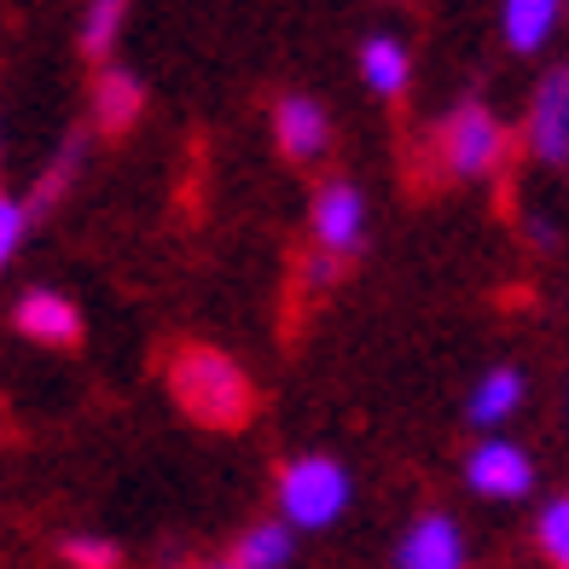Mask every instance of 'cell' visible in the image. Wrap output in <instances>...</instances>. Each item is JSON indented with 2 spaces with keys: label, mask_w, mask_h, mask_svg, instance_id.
Here are the masks:
<instances>
[{
  "label": "cell",
  "mask_w": 569,
  "mask_h": 569,
  "mask_svg": "<svg viewBox=\"0 0 569 569\" xmlns=\"http://www.w3.org/2000/svg\"><path fill=\"white\" fill-rule=\"evenodd\" d=\"M169 396L187 419L210 425V430H232L256 407L244 367L221 349H203V343H187L169 360Z\"/></svg>",
  "instance_id": "cell-1"
},
{
  "label": "cell",
  "mask_w": 569,
  "mask_h": 569,
  "mask_svg": "<svg viewBox=\"0 0 569 569\" xmlns=\"http://www.w3.org/2000/svg\"><path fill=\"white\" fill-rule=\"evenodd\" d=\"M279 523H291L297 535H315L343 523L349 506H355V471L331 453H297L279 465Z\"/></svg>",
  "instance_id": "cell-2"
},
{
  "label": "cell",
  "mask_w": 569,
  "mask_h": 569,
  "mask_svg": "<svg viewBox=\"0 0 569 569\" xmlns=\"http://www.w3.org/2000/svg\"><path fill=\"white\" fill-rule=\"evenodd\" d=\"M506 151H511L506 122L488 106H477V99L459 106V111H448L442 134H436V158H442V169L459 174V180H488L506 163Z\"/></svg>",
  "instance_id": "cell-3"
},
{
  "label": "cell",
  "mask_w": 569,
  "mask_h": 569,
  "mask_svg": "<svg viewBox=\"0 0 569 569\" xmlns=\"http://www.w3.org/2000/svg\"><path fill=\"white\" fill-rule=\"evenodd\" d=\"M535 453L511 436H482V442L465 453V488L477 500H495V506H511V500H529L535 495Z\"/></svg>",
  "instance_id": "cell-4"
},
{
  "label": "cell",
  "mask_w": 569,
  "mask_h": 569,
  "mask_svg": "<svg viewBox=\"0 0 569 569\" xmlns=\"http://www.w3.org/2000/svg\"><path fill=\"white\" fill-rule=\"evenodd\" d=\"M523 146L535 163H552V169L569 163V64H552L540 76L523 117Z\"/></svg>",
  "instance_id": "cell-5"
},
{
  "label": "cell",
  "mask_w": 569,
  "mask_h": 569,
  "mask_svg": "<svg viewBox=\"0 0 569 569\" xmlns=\"http://www.w3.org/2000/svg\"><path fill=\"white\" fill-rule=\"evenodd\" d=\"M396 569H471V540H465L453 511H419L396 540Z\"/></svg>",
  "instance_id": "cell-6"
},
{
  "label": "cell",
  "mask_w": 569,
  "mask_h": 569,
  "mask_svg": "<svg viewBox=\"0 0 569 569\" xmlns=\"http://www.w3.org/2000/svg\"><path fill=\"white\" fill-rule=\"evenodd\" d=\"M308 227H315L320 256H338V262L367 244V198H360L355 180H326V187L315 192Z\"/></svg>",
  "instance_id": "cell-7"
},
{
  "label": "cell",
  "mask_w": 569,
  "mask_h": 569,
  "mask_svg": "<svg viewBox=\"0 0 569 569\" xmlns=\"http://www.w3.org/2000/svg\"><path fill=\"white\" fill-rule=\"evenodd\" d=\"M12 326H18V338H30L41 349H76L82 343V308L64 291H53V284H30V291L18 297Z\"/></svg>",
  "instance_id": "cell-8"
},
{
  "label": "cell",
  "mask_w": 569,
  "mask_h": 569,
  "mask_svg": "<svg viewBox=\"0 0 569 569\" xmlns=\"http://www.w3.org/2000/svg\"><path fill=\"white\" fill-rule=\"evenodd\" d=\"M273 140L291 163H315L331 146V117L315 93H284L273 106Z\"/></svg>",
  "instance_id": "cell-9"
},
{
  "label": "cell",
  "mask_w": 569,
  "mask_h": 569,
  "mask_svg": "<svg viewBox=\"0 0 569 569\" xmlns=\"http://www.w3.org/2000/svg\"><path fill=\"white\" fill-rule=\"evenodd\" d=\"M529 401V372L523 367H488L471 396H465V419H471L482 436H500V425H511Z\"/></svg>",
  "instance_id": "cell-10"
},
{
  "label": "cell",
  "mask_w": 569,
  "mask_h": 569,
  "mask_svg": "<svg viewBox=\"0 0 569 569\" xmlns=\"http://www.w3.org/2000/svg\"><path fill=\"white\" fill-rule=\"evenodd\" d=\"M146 111V82L122 64H106L93 76V128L99 134H128Z\"/></svg>",
  "instance_id": "cell-11"
},
{
  "label": "cell",
  "mask_w": 569,
  "mask_h": 569,
  "mask_svg": "<svg viewBox=\"0 0 569 569\" xmlns=\"http://www.w3.org/2000/svg\"><path fill=\"white\" fill-rule=\"evenodd\" d=\"M563 12L569 0H500V36L511 53H540L558 36Z\"/></svg>",
  "instance_id": "cell-12"
},
{
  "label": "cell",
  "mask_w": 569,
  "mask_h": 569,
  "mask_svg": "<svg viewBox=\"0 0 569 569\" xmlns=\"http://www.w3.org/2000/svg\"><path fill=\"white\" fill-rule=\"evenodd\" d=\"M360 82H367L378 99H401L412 82V53L401 36H367L360 41Z\"/></svg>",
  "instance_id": "cell-13"
},
{
  "label": "cell",
  "mask_w": 569,
  "mask_h": 569,
  "mask_svg": "<svg viewBox=\"0 0 569 569\" xmlns=\"http://www.w3.org/2000/svg\"><path fill=\"white\" fill-rule=\"evenodd\" d=\"M297 563V529L268 517V523H250L232 540V569H291Z\"/></svg>",
  "instance_id": "cell-14"
},
{
  "label": "cell",
  "mask_w": 569,
  "mask_h": 569,
  "mask_svg": "<svg viewBox=\"0 0 569 569\" xmlns=\"http://www.w3.org/2000/svg\"><path fill=\"white\" fill-rule=\"evenodd\" d=\"M122 23H128V0H88L82 23H76V47H82V59L111 64L117 41H122Z\"/></svg>",
  "instance_id": "cell-15"
},
{
  "label": "cell",
  "mask_w": 569,
  "mask_h": 569,
  "mask_svg": "<svg viewBox=\"0 0 569 569\" xmlns=\"http://www.w3.org/2000/svg\"><path fill=\"white\" fill-rule=\"evenodd\" d=\"M82 158H88V140H82V134H70V140L53 151V158H47V169L36 174L30 198H23V203H30V216L53 210V203H59V198L76 187V174H82Z\"/></svg>",
  "instance_id": "cell-16"
},
{
  "label": "cell",
  "mask_w": 569,
  "mask_h": 569,
  "mask_svg": "<svg viewBox=\"0 0 569 569\" xmlns=\"http://www.w3.org/2000/svg\"><path fill=\"white\" fill-rule=\"evenodd\" d=\"M535 547L552 569H569V495H552L535 511Z\"/></svg>",
  "instance_id": "cell-17"
},
{
  "label": "cell",
  "mask_w": 569,
  "mask_h": 569,
  "mask_svg": "<svg viewBox=\"0 0 569 569\" xmlns=\"http://www.w3.org/2000/svg\"><path fill=\"white\" fill-rule=\"evenodd\" d=\"M59 558L70 569H122V547L106 535H64L59 540Z\"/></svg>",
  "instance_id": "cell-18"
},
{
  "label": "cell",
  "mask_w": 569,
  "mask_h": 569,
  "mask_svg": "<svg viewBox=\"0 0 569 569\" xmlns=\"http://www.w3.org/2000/svg\"><path fill=\"white\" fill-rule=\"evenodd\" d=\"M30 203H23L18 192H0V273L12 268V256L23 250V239H30Z\"/></svg>",
  "instance_id": "cell-19"
},
{
  "label": "cell",
  "mask_w": 569,
  "mask_h": 569,
  "mask_svg": "<svg viewBox=\"0 0 569 569\" xmlns=\"http://www.w3.org/2000/svg\"><path fill=\"white\" fill-rule=\"evenodd\" d=\"M302 279H308V284H331V279H338V256H308Z\"/></svg>",
  "instance_id": "cell-20"
},
{
  "label": "cell",
  "mask_w": 569,
  "mask_h": 569,
  "mask_svg": "<svg viewBox=\"0 0 569 569\" xmlns=\"http://www.w3.org/2000/svg\"><path fill=\"white\" fill-rule=\"evenodd\" d=\"M529 239H535L540 250H552V221H540V216H535V221H529Z\"/></svg>",
  "instance_id": "cell-21"
},
{
  "label": "cell",
  "mask_w": 569,
  "mask_h": 569,
  "mask_svg": "<svg viewBox=\"0 0 569 569\" xmlns=\"http://www.w3.org/2000/svg\"><path fill=\"white\" fill-rule=\"evenodd\" d=\"M198 569H232V558H227V563H198Z\"/></svg>",
  "instance_id": "cell-22"
}]
</instances>
